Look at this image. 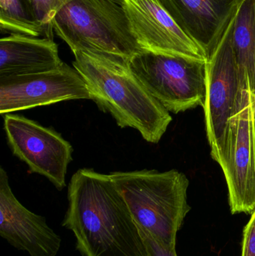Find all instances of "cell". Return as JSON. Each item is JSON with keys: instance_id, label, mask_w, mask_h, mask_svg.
Here are the masks:
<instances>
[{"instance_id": "ba28073f", "label": "cell", "mask_w": 255, "mask_h": 256, "mask_svg": "<svg viewBox=\"0 0 255 256\" xmlns=\"http://www.w3.org/2000/svg\"><path fill=\"white\" fill-rule=\"evenodd\" d=\"M71 100H91L86 84L65 63L43 73L0 78V114H12Z\"/></svg>"}, {"instance_id": "8992f818", "label": "cell", "mask_w": 255, "mask_h": 256, "mask_svg": "<svg viewBox=\"0 0 255 256\" xmlns=\"http://www.w3.org/2000/svg\"><path fill=\"white\" fill-rule=\"evenodd\" d=\"M255 94L240 88L235 110L214 159L224 172L233 214H253L255 210Z\"/></svg>"}, {"instance_id": "5b68a950", "label": "cell", "mask_w": 255, "mask_h": 256, "mask_svg": "<svg viewBox=\"0 0 255 256\" xmlns=\"http://www.w3.org/2000/svg\"><path fill=\"white\" fill-rule=\"evenodd\" d=\"M129 67L148 91L169 111L178 114L206 98L207 61L143 50Z\"/></svg>"}, {"instance_id": "7c38bea8", "label": "cell", "mask_w": 255, "mask_h": 256, "mask_svg": "<svg viewBox=\"0 0 255 256\" xmlns=\"http://www.w3.org/2000/svg\"><path fill=\"white\" fill-rule=\"evenodd\" d=\"M242 0H158L182 31L209 58Z\"/></svg>"}, {"instance_id": "8fae6325", "label": "cell", "mask_w": 255, "mask_h": 256, "mask_svg": "<svg viewBox=\"0 0 255 256\" xmlns=\"http://www.w3.org/2000/svg\"><path fill=\"white\" fill-rule=\"evenodd\" d=\"M0 236L18 250L30 256H56L61 237L46 224L44 216L24 207L13 195L8 176L0 168Z\"/></svg>"}, {"instance_id": "d6986e66", "label": "cell", "mask_w": 255, "mask_h": 256, "mask_svg": "<svg viewBox=\"0 0 255 256\" xmlns=\"http://www.w3.org/2000/svg\"><path fill=\"white\" fill-rule=\"evenodd\" d=\"M254 124H255V114H254Z\"/></svg>"}, {"instance_id": "5bb4252c", "label": "cell", "mask_w": 255, "mask_h": 256, "mask_svg": "<svg viewBox=\"0 0 255 256\" xmlns=\"http://www.w3.org/2000/svg\"><path fill=\"white\" fill-rule=\"evenodd\" d=\"M232 45L240 88L255 96V0H242L234 18Z\"/></svg>"}, {"instance_id": "9c48e42d", "label": "cell", "mask_w": 255, "mask_h": 256, "mask_svg": "<svg viewBox=\"0 0 255 256\" xmlns=\"http://www.w3.org/2000/svg\"><path fill=\"white\" fill-rule=\"evenodd\" d=\"M234 18L207 61L206 98L203 108L213 159L220 150L240 91L239 74L232 45Z\"/></svg>"}, {"instance_id": "30bf717a", "label": "cell", "mask_w": 255, "mask_h": 256, "mask_svg": "<svg viewBox=\"0 0 255 256\" xmlns=\"http://www.w3.org/2000/svg\"><path fill=\"white\" fill-rule=\"evenodd\" d=\"M130 28L143 50L208 61L158 0H121Z\"/></svg>"}, {"instance_id": "2e32d148", "label": "cell", "mask_w": 255, "mask_h": 256, "mask_svg": "<svg viewBox=\"0 0 255 256\" xmlns=\"http://www.w3.org/2000/svg\"><path fill=\"white\" fill-rule=\"evenodd\" d=\"M34 19L43 27L45 37L53 39V22L58 10L72 0H23Z\"/></svg>"}, {"instance_id": "7a4b0ae2", "label": "cell", "mask_w": 255, "mask_h": 256, "mask_svg": "<svg viewBox=\"0 0 255 256\" xmlns=\"http://www.w3.org/2000/svg\"><path fill=\"white\" fill-rule=\"evenodd\" d=\"M73 55V67L99 109L110 114L120 128L136 129L145 141L158 143L172 116L132 72L128 60L85 51Z\"/></svg>"}, {"instance_id": "9a60e30c", "label": "cell", "mask_w": 255, "mask_h": 256, "mask_svg": "<svg viewBox=\"0 0 255 256\" xmlns=\"http://www.w3.org/2000/svg\"><path fill=\"white\" fill-rule=\"evenodd\" d=\"M0 28L10 34L45 37L44 28L34 19L23 0H0Z\"/></svg>"}, {"instance_id": "ac0fdd59", "label": "cell", "mask_w": 255, "mask_h": 256, "mask_svg": "<svg viewBox=\"0 0 255 256\" xmlns=\"http://www.w3.org/2000/svg\"><path fill=\"white\" fill-rule=\"evenodd\" d=\"M139 230L146 244L149 256H178L176 251L169 250L167 248L163 246L161 244L157 242L155 239L153 238L148 233L142 231L140 228Z\"/></svg>"}, {"instance_id": "e0dca14e", "label": "cell", "mask_w": 255, "mask_h": 256, "mask_svg": "<svg viewBox=\"0 0 255 256\" xmlns=\"http://www.w3.org/2000/svg\"><path fill=\"white\" fill-rule=\"evenodd\" d=\"M241 256H255V210L244 228Z\"/></svg>"}, {"instance_id": "3957f363", "label": "cell", "mask_w": 255, "mask_h": 256, "mask_svg": "<svg viewBox=\"0 0 255 256\" xmlns=\"http://www.w3.org/2000/svg\"><path fill=\"white\" fill-rule=\"evenodd\" d=\"M138 227L169 250L176 251L177 234L190 212V182L178 170H136L109 174Z\"/></svg>"}, {"instance_id": "4fadbf2b", "label": "cell", "mask_w": 255, "mask_h": 256, "mask_svg": "<svg viewBox=\"0 0 255 256\" xmlns=\"http://www.w3.org/2000/svg\"><path fill=\"white\" fill-rule=\"evenodd\" d=\"M63 63L54 39L18 34L0 39V78L43 73Z\"/></svg>"}, {"instance_id": "6da1fadb", "label": "cell", "mask_w": 255, "mask_h": 256, "mask_svg": "<svg viewBox=\"0 0 255 256\" xmlns=\"http://www.w3.org/2000/svg\"><path fill=\"white\" fill-rule=\"evenodd\" d=\"M61 226L82 256H149L130 209L109 174L80 168L70 178Z\"/></svg>"}, {"instance_id": "277c9868", "label": "cell", "mask_w": 255, "mask_h": 256, "mask_svg": "<svg viewBox=\"0 0 255 256\" xmlns=\"http://www.w3.org/2000/svg\"><path fill=\"white\" fill-rule=\"evenodd\" d=\"M52 26L73 54L85 51L129 61L143 51L121 0H72L58 10Z\"/></svg>"}, {"instance_id": "52a82bcc", "label": "cell", "mask_w": 255, "mask_h": 256, "mask_svg": "<svg viewBox=\"0 0 255 256\" xmlns=\"http://www.w3.org/2000/svg\"><path fill=\"white\" fill-rule=\"evenodd\" d=\"M4 130L12 153L31 173L44 176L58 190L66 186L67 167L73 160L71 144L55 130L22 116H3Z\"/></svg>"}]
</instances>
